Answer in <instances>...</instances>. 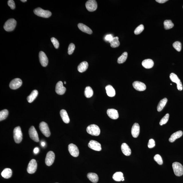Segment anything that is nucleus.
I'll return each instance as SVG.
<instances>
[{
  "label": "nucleus",
  "instance_id": "21",
  "mask_svg": "<svg viewBox=\"0 0 183 183\" xmlns=\"http://www.w3.org/2000/svg\"><path fill=\"white\" fill-rule=\"evenodd\" d=\"M143 67L147 69H151L154 65V63L152 60L150 59H146L143 61L142 63Z\"/></svg>",
  "mask_w": 183,
  "mask_h": 183
},
{
  "label": "nucleus",
  "instance_id": "5",
  "mask_svg": "<svg viewBox=\"0 0 183 183\" xmlns=\"http://www.w3.org/2000/svg\"><path fill=\"white\" fill-rule=\"evenodd\" d=\"M172 167L175 174L176 176H180L183 175V166L180 163L174 162Z\"/></svg>",
  "mask_w": 183,
  "mask_h": 183
},
{
  "label": "nucleus",
  "instance_id": "18",
  "mask_svg": "<svg viewBox=\"0 0 183 183\" xmlns=\"http://www.w3.org/2000/svg\"><path fill=\"white\" fill-rule=\"evenodd\" d=\"M107 114L109 117L113 119H117L119 118L118 111L115 109H109L107 111Z\"/></svg>",
  "mask_w": 183,
  "mask_h": 183
},
{
  "label": "nucleus",
  "instance_id": "40",
  "mask_svg": "<svg viewBox=\"0 0 183 183\" xmlns=\"http://www.w3.org/2000/svg\"><path fill=\"white\" fill-rule=\"evenodd\" d=\"M154 160L160 165L163 164V160L161 156L159 154H156L154 157Z\"/></svg>",
  "mask_w": 183,
  "mask_h": 183
},
{
  "label": "nucleus",
  "instance_id": "45",
  "mask_svg": "<svg viewBox=\"0 0 183 183\" xmlns=\"http://www.w3.org/2000/svg\"><path fill=\"white\" fill-rule=\"evenodd\" d=\"M113 38V37L112 35L109 34L107 35L106 37H105V40L107 41H108L110 43V42L111 41Z\"/></svg>",
  "mask_w": 183,
  "mask_h": 183
},
{
  "label": "nucleus",
  "instance_id": "37",
  "mask_svg": "<svg viewBox=\"0 0 183 183\" xmlns=\"http://www.w3.org/2000/svg\"><path fill=\"white\" fill-rule=\"evenodd\" d=\"M169 114L167 113L166 115L165 116L163 117L160 123V125L166 124L167 123L169 120Z\"/></svg>",
  "mask_w": 183,
  "mask_h": 183
},
{
  "label": "nucleus",
  "instance_id": "48",
  "mask_svg": "<svg viewBox=\"0 0 183 183\" xmlns=\"http://www.w3.org/2000/svg\"><path fill=\"white\" fill-rule=\"evenodd\" d=\"M41 145L42 146L44 147L45 146V143L44 142H42L41 143Z\"/></svg>",
  "mask_w": 183,
  "mask_h": 183
},
{
  "label": "nucleus",
  "instance_id": "4",
  "mask_svg": "<svg viewBox=\"0 0 183 183\" xmlns=\"http://www.w3.org/2000/svg\"><path fill=\"white\" fill-rule=\"evenodd\" d=\"M16 21L15 19L11 18L5 22L3 28L8 32H10L14 30L16 27Z\"/></svg>",
  "mask_w": 183,
  "mask_h": 183
},
{
  "label": "nucleus",
  "instance_id": "9",
  "mask_svg": "<svg viewBox=\"0 0 183 183\" xmlns=\"http://www.w3.org/2000/svg\"><path fill=\"white\" fill-rule=\"evenodd\" d=\"M55 155L53 151H50L47 153L45 159V163L46 165L50 166L52 165L54 162Z\"/></svg>",
  "mask_w": 183,
  "mask_h": 183
},
{
  "label": "nucleus",
  "instance_id": "49",
  "mask_svg": "<svg viewBox=\"0 0 183 183\" xmlns=\"http://www.w3.org/2000/svg\"><path fill=\"white\" fill-rule=\"evenodd\" d=\"M21 1L23 2V3L27 1V0H21Z\"/></svg>",
  "mask_w": 183,
  "mask_h": 183
},
{
  "label": "nucleus",
  "instance_id": "42",
  "mask_svg": "<svg viewBox=\"0 0 183 183\" xmlns=\"http://www.w3.org/2000/svg\"><path fill=\"white\" fill-rule=\"evenodd\" d=\"M51 41L54 46L55 48L58 49L60 44H59V42L58 40L54 38H51Z\"/></svg>",
  "mask_w": 183,
  "mask_h": 183
},
{
  "label": "nucleus",
  "instance_id": "17",
  "mask_svg": "<svg viewBox=\"0 0 183 183\" xmlns=\"http://www.w3.org/2000/svg\"><path fill=\"white\" fill-rule=\"evenodd\" d=\"M133 86L135 89L139 91H144L146 89L145 84L140 81H134L133 83Z\"/></svg>",
  "mask_w": 183,
  "mask_h": 183
},
{
  "label": "nucleus",
  "instance_id": "43",
  "mask_svg": "<svg viewBox=\"0 0 183 183\" xmlns=\"http://www.w3.org/2000/svg\"><path fill=\"white\" fill-rule=\"evenodd\" d=\"M155 141L153 139H151L149 140L148 143V147L149 148H152L155 146Z\"/></svg>",
  "mask_w": 183,
  "mask_h": 183
},
{
  "label": "nucleus",
  "instance_id": "51",
  "mask_svg": "<svg viewBox=\"0 0 183 183\" xmlns=\"http://www.w3.org/2000/svg\"></svg>",
  "mask_w": 183,
  "mask_h": 183
},
{
  "label": "nucleus",
  "instance_id": "52",
  "mask_svg": "<svg viewBox=\"0 0 183 183\" xmlns=\"http://www.w3.org/2000/svg\"></svg>",
  "mask_w": 183,
  "mask_h": 183
},
{
  "label": "nucleus",
  "instance_id": "22",
  "mask_svg": "<svg viewBox=\"0 0 183 183\" xmlns=\"http://www.w3.org/2000/svg\"><path fill=\"white\" fill-rule=\"evenodd\" d=\"M78 27L80 30L82 32L87 33L88 34H91L92 33L91 29L89 27L82 23H79L78 25Z\"/></svg>",
  "mask_w": 183,
  "mask_h": 183
},
{
  "label": "nucleus",
  "instance_id": "33",
  "mask_svg": "<svg viewBox=\"0 0 183 183\" xmlns=\"http://www.w3.org/2000/svg\"><path fill=\"white\" fill-rule=\"evenodd\" d=\"M110 43L111 46L112 48H115L119 47L120 45L119 38L118 37H114Z\"/></svg>",
  "mask_w": 183,
  "mask_h": 183
},
{
  "label": "nucleus",
  "instance_id": "20",
  "mask_svg": "<svg viewBox=\"0 0 183 183\" xmlns=\"http://www.w3.org/2000/svg\"><path fill=\"white\" fill-rule=\"evenodd\" d=\"M121 149L122 152L125 156H129L131 154V151L129 145L126 143H124L122 144Z\"/></svg>",
  "mask_w": 183,
  "mask_h": 183
},
{
  "label": "nucleus",
  "instance_id": "34",
  "mask_svg": "<svg viewBox=\"0 0 183 183\" xmlns=\"http://www.w3.org/2000/svg\"><path fill=\"white\" fill-rule=\"evenodd\" d=\"M164 28L166 29H171L174 27V25L171 20H167L164 22Z\"/></svg>",
  "mask_w": 183,
  "mask_h": 183
},
{
  "label": "nucleus",
  "instance_id": "24",
  "mask_svg": "<svg viewBox=\"0 0 183 183\" xmlns=\"http://www.w3.org/2000/svg\"><path fill=\"white\" fill-rule=\"evenodd\" d=\"M183 132L182 131H177L171 135V137L169 139L170 142H173L177 139L180 138L182 135Z\"/></svg>",
  "mask_w": 183,
  "mask_h": 183
},
{
  "label": "nucleus",
  "instance_id": "3",
  "mask_svg": "<svg viewBox=\"0 0 183 183\" xmlns=\"http://www.w3.org/2000/svg\"><path fill=\"white\" fill-rule=\"evenodd\" d=\"M34 12L37 16L44 18H49L52 15V13L49 11L44 10L40 8L34 9Z\"/></svg>",
  "mask_w": 183,
  "mask_h": 183
},
{
  "label": "nucleus",
  "instance_id": "44",
  "mask_svg": "<svg viewBox=\"0 0 183 183\" xmlns=\"http://www.w3.org/2000/svg\"><path fill=\"white\" fill-rule=\"evenodd\" d=\"M8 4L9 7H10L11 9L13 10L15 8V3L14 1L13 0H9L8 2Z\"/></svg>",
  "mask_w": 183,
  "mask_h": 183
},
{
  "label": "nucleus",
  "instance_id": "25",
  "mask_svg": "<svg viewBox=\"0 0 183 183\" xmlns=\"http://www.w3.org/2000/svg\"><path fill=\"white\" fill-rule=\"evenodd\" d=\"M12 170L10 168H5L1 173L2 176L5 179L10 178L12 176Z\"/></svg>",
  "mask_w": 183,
  "mask_h": 183
},
{
  "label": "nucleus",
  "instance_id": "2",
  "mask_svg": "<svg viewBox=\"0 0 183 183\" xmlns=\"http://www.w3.org/2000/svg\"><path fill=\"white\" fill-rule=\"evenodd\" d=\"M13 137L14 141L17 143H19L23 139V134L19 126L17 127L13 130Z\"/></svg>",
  "mask_w": 183,
  "mask_h": 183
},
{
  "label": "nucleus",
  "instance_id": "38",
  "mask_svg": "<svg viewBox=\"0 0 183 183\" xmlns=\"http://www.w3.org/2000/svg\"><path fill=\"white\" fill-rule=\"evenodd\" d=\"M173 46L174 48L177 51L180 52L182 49V44L178 41L176 42L173 44Z\"/></svg>",
  "mask_w": 183,
  "mask_h": 183
},
{
  "label": "nucleus",
  "instance_id": "1",
  "mask_svg": "<svg viewBox=\"0 0 183 183\" xmlns=\"http://www.w3.org/2000/svg\"><path fill=\"white\" fill-rule=\"evenodd\" d=\"M86 131L88 134L92 136H99L101 133L100 129L97 125H91L88 126L86 128Z\"/></svg>",
  "mask_w": 183,
  "mask_h": 183
},
{
  "label": "nucleus",
  "instance_id": "41",
  "mask_svg": "<svg viewBox=\"0 0 183 183\" xmlns=\"http://www.w3.org/2000/svg\"><path fill=\"white\" fill-rule=\"evenodd\" d=\"M75 49V46L73 43L70 44L68 49V53L69 55L72 54Z\"/></svg>",
  "mask_w": 183,
  "mask_h": 183
},
{
  "label": "nucleus",
  "instance_id": "10",
  "mask_svg": "<svg viewBox=\"0 0 183 183\" xmlns=\"http://www.w3.org/2000/svg\"><path fill=\"white\" fill-rule=\"evenodd\" d=\"M37 169V163L34 159H32L29 162L27 169V172L30 174L35 173Z\"/></svg>",
  "mask_w": 183,
  "mask_h": 183
},
{
  "label": "nucleus",
  "instance_id": "46",
  "mask_svg": "<svg viewBox=\"0 0 183 183\" xmlns=\"http://www.w3.org/2000/svg\"><path fill=\"white\" fill-rule=\"evenodd\" d=\"M168 0H156V1L159 3H162L167 1Z\"/></svg>",
  "mask_w": 183,
  "mask_h": 183
},
{
  "label": "nucleus",
  "instance_id": "11",
  "mask_svg": "<svg viewBox=\"0 0 183 183\" xmlns=\"http://www.w3.org/2000/svg\"><path fill=\"white\" fill-rule=\"evenodd\" d=\"M68 150L72 156L76 158L79 156V151L78 148L74 144H70L68 146Z\"/></svg>",
  "mask_w": 183,
  "mask_h": 183
},
{
  "label": "nucleus",
  "instance_id": "14",
  "mask_svg": "<svg viewBox=\"0 0 183 183\" xmlns=\"http://www.w3.org/2000/svg\"><path fill=\"white\" fill-rule=\"evenodd\" d=\"M88 147L93 150L100 151L101 150V145L99 142L94 140H90L88 143Z\"/></svg>",
  "mask_w": 183,
  "mask_h": 183
},
{
  "label": "nucleus",
  "instance_id": "35",
  "mask_svg": "<svg viewBox=\"0 0 183 183\" xmlns=\"http://www.w3.org/2000/svg\"><path fill=\"white\" fill-rule=\"evenodd\" d=\"M127 57V52H125L123 53V54L118 58L117 62L118 64H121L125 62L126 60Z\"/></svg>",
  "mask_w": 183,
  "mask_h": 183
},
{
  "label": "nucleus",
  "instance_id": "26",
  "mask_svg": "<svg viewBox=\"0 0 183 183\" xmlns=\"http://www.w3.org/2000/svg\"><path fill=\"white\" fill-rule=\"evenodd\" d=\"M88 64L86 61L81 62L78 66L77 69L79 72L83 73L88 69Z\"/></svg>",
  "mask_w": 183,
  "mask_h": 183
},
{
  "label": "nucleus",
  "instance_id": "12",
  "mask_svg": "<svg viewBox=\"0 0 183 183\" xmlns=\"http://www.w3.org/2000/svg\"><path fill=\"white\" fill-rule=\"evenodd\" d=\"M29 133L30 138L35 142H39L40 141L38 132L34 126H32L29 128Z\"/></svg>",
  "mask_w": 183,
  "mask_h": 183
},
{
  "label": "nucleus",
  "instance_id": "19",
  "mask_svg": "<svg viewBox=\"0 0 183 183\" xmlns=\"http://www.w3.org/2000/svg\"><path fill=\"white\" fill-rule=\"evenodd\" d=\"M140 126L138 123H135L133 125L131 129V134L133 137H137L139 134Z\"/></svg>",
  "mask_w": 183,
  "mask_h": 183
},
{
  "label": "nucleus",
  "instance_id": "29",
  "mask_svg": "<svg viewBox=\"0 0 183 183\" xmlns=\"http://www.w3.org/2000/svg\"><path fill=\"white\" fill-rule=\"evenodd\" d=\"M113 178L116 182H120L125 180L123 174L121 172H116L115 173L113 176Z\"/></svg>",
  "mask_w": 183,
  "mask_h": 183
},
{
  "label": "nucleus",
  "instance_id": "16",
  "mask_svg": "<svg viewBox=\"0 0 183 183\" xmlns=\"http://www.w3.org/2000/svg\"><path fill=\"white\" fill-rule=\"evenodd\" d=\"M66 90V88L63 86L62 81L57 82L55 87V91L57 94L60 95H63L65 93Z\"/></svg>",
  "mask_w": 183,
  "mask_h": 183
},
{
  "label": "nucleus",
  "instance_id": "50",
  "mask_svg": "<svg viewBox=\"0 0 183 183\" xmlns=\"http://www.w3.org/2000/svg\"><path fill=\"white\" fill-rule=\"evenodd\" d=\"M64 84H66V81H64Z\"/></svg>",
  "mask_w": 183,
  "mask_h": 183
},
{
  "label": "nucleus",
  "instance_id": "36",
  "mask_svg": "<svg viewBox=\"0 0 183 183\" xmlns=\"http://www.w3.org/2000/svg\"><path fill=\"white\" fill-rule=\"evenodd\" d=\"M9 114L8 111L6 109L3 110L0 112V121H1L6 119Z\"/></svg>",
  "mask_w": 183,
  "mask_h": 183
},
{
  "label": "nucleus",
  "instance_id": "13",
  "mask_svg": "<svg viewBox=\"0 0 183 183\" xmlns=\"http://www.w3.org/2000/svg\"><path fill=\"white\" fill-rule=\"evenodd\" d=\"M22 84V81L21 79L16 78L13 79L11 81L9 86L11 89L15 90L21 86Z\"/></svg>",
  "mask_w": 183,
  "mask_h": 183
},
{
  "label": "nucleus",
  "instance_id": "7",
  "mask_svg": "<svg viewBox=\"0 0 183 183\" xmlns=\"http://www.w3.org/2000/svg\"><path fill=\"white\" fill-rule=\"evenodd\" d=\"M170 79L174 82L176 83L177 89L179 90H182L183 89L182 85L180 79L174 73H171L170 76Z\"/></svg>",
  "mask_w": 183,
  "mask_h": 183
},
{
  "label": "nucleus",
  "instance_id": "39",
  "mask_svg": "<svg viewBox=\"0 0 183 183\" xmlns=\"http://www.w3.org/2000/svg\"><path fill=\"white\" fill-rule=\"evenodd\" d=\"M144 29V27L143 25H139L134 31L135 34L138 35L140 34L143 31Z\"/></svg>",
  "mask_w": 183,
  "mask_h": 183
},
{
  "label": "nucleus",
  "instance_id": "31",
  "mask_svg": "<svg viewBox=\"0 0 183 183\" xmlns=\"http://www.w3.org/2000/svg\"><path fill=\"white\" fill-rule=\"evenodd\" d=\"M168 101V99L167 98H165L162 99L159 103L158 107H157V110L158 111L160 112L162 111L164 107H165L166 103Z\"/></svg>",
  "mask_w": 183,
  "mask_h": 183
},
{
  "label": "nucleus",
  "instance_id": "47",
  "mask_svg": "<svg viewBox=\"0 0 183 183\" xmlns=\"http://www.w3.org/2000/svg\"><path fill=\"white\" fill-rule=\"evenodd\" d=\"M39 151V149L38 147H36L34 149V152L36 154H38Z\"/></svg>",
  "mask_w": 183,
  "mask_h": 183
},
{
  "label": "nucleus",
  "instance_id": "8",
  "mask_svg": "<svg viewBox=\"0 0 183 183\" xmlns=\"http://www.w3.org/2000/svg\"><path fill=\"white\" fill-rule=\"evenodd\" d=\"M86 8L90 12H93L97 10V1L95 0H89L86 3Z\"/></svg>",
  "mask_w": 183,
  "mask_h": 183
},
{
  "label": "nucleus",
  "instance_id": "6",
  "mask_svg": "<svg viewBox=\"0 0 183 183\" xmlns=\"http://www.w3.org/2000/svg\"><path fill=\"white\" fill-rule=\"evenodd\" d=\"M39 128L42 134L46 137H49L50 136L51 133L47 124L45 122H42L40 123Z\"/></svg>",
  "mask_w": 183,
  "mask_h": 183
},
{
  "label": "nucleus",
  "instance_id": "28",
  "mask_svg": "<svg viewBox=\"0 0 183 183\" xmlns=\"http://www.w3.org/2000/svg\"><path fill=\"white\" fill-rule=\"evenodd\" d=\"M106 90L107 95L110 97H114L115 95V90L112 86L108 85L106 87Z\"/></svg>",
  "mask_w": 183,
  "mask_h": 183
},
{
  "label": "nucleus",
  "instance_id": "23",
  "mask_svg": "<svg viewBox=\"0 0 183 183\" xmlns=\"http://www.w3.org/2000/svg\"><path fill=\"white\" fill-rule=\"evenodd\" d=\"M60 114L61 117L64 123H70V118L66 110L63 109L61 110Z\"/></svg>",
  "mask_w": 183,
  "mask_h": 183
},
{
  "label": "nucleus",
  "instance_id": "30",
  "mask_svg": "<svg viewBox=\"0 0 183 183\" xmlns=\"http://www.w3.org/2000/svg\"><path fill=\"white\" fill-rule=\"evenodd\" d=\"M38 92L36 90H33L31 92L30 95H29L27 98V101L29 103H32V102L36 99L38 96Z\"/></svg>",
  "mask_w": 183,
  "mask_h": 183
},
{
  "label": "nucleus",
  "instance_id": "27",
  "mask_svg": "<svg viewBox=\"0 0 183 183\" xmlns=\"http://www.w3.org/2000/svg\"><path fill=\"white\" fill-rule=\"evenodd\" d=\"M87 176L90 181L94 183H97L99 181V176L97 174L95 173H88L87 175Z\"/></svg>",
  "mask_w": 183,
  "mask_h": 183
},
{
  "label": "nucleus",
  "instance_id": "32",
  "mask_svg": "<svg viewBox=\"0 0 183 183\" xmlns=\"http://www.w3.org/2000/svg\"><path fill=\"white\" fill-rule=\"evenodd\" d=\"M84 95L87 98H90L93 96V91L90 87L87 86L85 89Z\"/></svg>",
  "mask_w": 183,
  "mask_h": 183
},
{
  "label": "nucleus",
  "instance_id": "15",
  "mask_svg": "<svg viewBox=\"0 0 183 183\" xmlns=\"http://www.w3.org/2000/svg\"><path fill=\"white\" fill-rule=\"evenodd\" d=\"M39 60L41 64L44 67H46L48 63V60L47 55L43 51H40L39 54Z\"/></svg>",
  "mask_w": 183,
  "mask_h": 183
}]
</instances>
